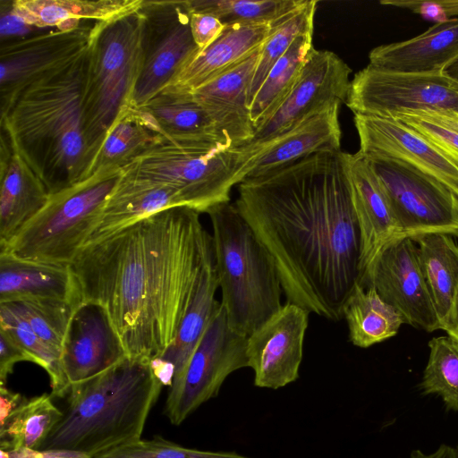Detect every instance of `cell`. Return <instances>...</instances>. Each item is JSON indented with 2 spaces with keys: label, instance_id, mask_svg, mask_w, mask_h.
Wrapping results in <instances>:
<instances>
[{
  "label": "cell",
  "instance_id": "6da1fadb",
  "mask_svg": "<svg viewBox=\"0 0 458 458\" xmlns=\"http://www.w3.org/2000/svg\"><path fill=\"white\" fill-rule=\"evenodd\" d=\"M348 156L319 152L244 180L234 202L272 256L286 302L333 321L360 276Z\"/></svg>",
  "mask_w": 458,
  "mask_h": 458
},
{
  "label": "cell",
  "instance_id": "7a4b0ae2",
  "mask_svg": "<svg viewBox=\"0 0 458 458\" xmlns=\"http://www.w3.org/2000/svg\"><path fill=\"white\" fill-rule=\"evenodd\" d=\"M214 259L199 213L174 207L86 244L71 268L81 301L101 305L131 358L162 357Z\"/></svg>",
  "mask_w": 458,
  "mask_h": 458
},
{
  "label": "cell",
  "instance_id": "3957f363",
  "mask_svg": "<svg viewBox=\"0 0 458 458\" xmlns=\"http://www.w3.org/2000/svg\"><path fill=\"white\" fill-rule=\"evenodd\" d=\"M85 55L28 86L1 114V129L49 194L85 179L89 165L82 108Z\"/></svg>",
  "mask_w": 458,
  "mask_h": 458
},
{
  "label": "cell",
  "instance_id": "277c9868",
  "mask_svg": "<svg viewBox=\"0 0 458 458\" xmlns=\"http://www.w3.org/2000/svg\"><path fill=\"white\" fill-rule=\"evenodd\" d=\"M162 386L150 360L129 356L72 385L63 417L39 449L94 457L140 439Z\"/></svg>",
  "mask_w": 458,
  "mask_h": 458
},
{
  "label": "cell",
  "instance_id": "5b68a950",
  "mask_svg": "<svg viewBox=\"0 0 458 458\" xmlns=\"http://www.w3.org/2000/svg\"><path fill=\"white\" fill-rule=\"evenodd\" d=\"M215 265L229 327L248 336L283 306L276 263L234 203L207 213Z\"/></svg>",
  "mask_w": 458,
  "mask_h": 458
},
{
  "label": "cell",
  "instance_id": "8992f818",
  "mask_svg": "<svg viewBox=\"0 0 458 458\" xmlns=\"http://www.w3.org/2000/svg\"><path fill=\"white\" fill-rule=\"evenodd\" d=\"M143 27L141 7L93 24L82 87L89 165L119 114L133 106V94L143 64Z\"/></svg>",
  "mask_w": 458,
  "mask_h": 458
},
{
  "label": "cell",
  "instance_id": "52a82bcc",
  "mask_svg": "<svg viewBox=\"0 0 458 458\" xmlns=\"http://www.w3.org/2000/svg\"><path fill=\"white\" fill-rule=\"evenodd\" d=\"M121 168H104L49 195L42 209L0 251L70 266L98 224Z\"/></svg>",
  "mask_w": 458,
  "mask_h": 458
},
{
  "label": "cell",
  "instance_id": "ba28073f",
  "mask_svg": "<svg viewBox=\"0 0 458 458\" xmlns=\"http://www.w3.org/2000/svg\"><path fill=\"white\" fill-rule=\"evenodd\" d=\"M249 157L242 147H211L164 139L123 170L174 187L185 207L201 214L231 201V190L242 182V167Z\"/></svg>",
  "mask_w": 458,
  "mask_h": 458
},
{
  "label": "cell",
  "instance_id": "9c48e42d",
  "mask_svg": "<svg viewBox=\"0 0 458 458\" xmlns=\"http://www.w3.org/2000/svg\"><path fill=\"white\" fill-rule=\"evenodd\" d=\"M363 156L387 196L403 235L442 233L458 237V196L450 189L401 161Z\"/></svg>",
  "mask_w": 458,
  "mask_h": 458
},
{
  "label": "cell",
  "instance_id": "30bf717a",
  "mask_svg": "<svg viewBox=\"0 0 458 458\" xmlns=\"http://www.w3.org/2000/svg\"><path fill=\"white\" fill-rule=\"evenodd\" d=\"M247 337L231 329L220 304L183 371L169 386L165 413L172 424L180 425L217 395L231 373L249 366Z\"/></svg>",
  "mask_w": 458,
  "mask_h": 458
},
{
  "label": "cell",
  "instance_id": "8fae6325",
  "mask_svg": "<svg viewBox=\"0 0 458 458\" xmlns=\"http://www.w3.org/2000/svg\"><path fill=\"white\" fill-rule=\"evenodd\" d=\"M345 104L354 114L379 117L415 110L458 113V82L445 72H394L369 64L351 81Z\"/></svg>",
  "mask_w": 458,
  "mask_h": 458
},
{
  "label": "cell",
  "instance_id": "7c38bea8",
  "mask_svg": "<svg viewBox=\"0 0 458 458\" xmlns=\"http://www.w3.org/2000/svg\"><path fill=\"white\" fill-rule=\"evenodd\" d=\"M143 64L133 94L140 107L159 93L200 50L191 32L188 0H143Z\"/></svg>",
  "mask_w": 458,
  "mask_h": 458
},
{
  "label": "cell",
  "instance_id": "4fadbf2b",
  "mask_svg": "<svg viewBox=\"0 0 458 458\" xmlns=\"http://www.w3.org/2000/svg\"><path fill=\"white\" fill-rule=\"evenodd\" d=\"M359 283L363 287L374 288L401 315L404 324L427 332L442 329L412 238L399 236L390 241Z\"/></svg>",
  "mask_w": 458,
  "mask_h": 458
},
{
  "label": "cell",
  "instance_id": "5bb4252c",
  "mask_svg": "<svg viewBox=\"0 0 458 458\" xmlns=\"http://www.w3.org/2000/svg\"><path fill=\"white\" fill-rule=\"evenodd\" d=\"M93 25L52 30L2 44L0 49L1 114L30 84L81 59L89 48Z\"/></svg>",
  "mask_w": 458,
  "mask_h": 458
},
{
  "label": "cell",
  "instance_id": "9a60e30c",
  "mask_svg": "<svg viewBox=\"0 0 458 458\" xmlns=\"http://www.w3.org/2000/svg\"><path fill=\"white\" fill-rule=\"evenodd\" d=\"M351 72L348 64L335 53L314 49L289 96L267 121L255 129L247 145L262 144L334 103H346Z\"/></svg>",
  "mask_w": 458,
  "mask_h": 458
},
{
  "label": "cell",
  "instance_id": "2e32d148",
  "mask_svg": "<svg viewBox=\"0 0 458 458\" xmlns=\"http://www.w3.org/2000/svg\"><path fill=\"white\" fill-rule=\"evenodd\" d=\"M309 315L302 307L286 302L248 335V367L256 386L277 389L298 379Z\"/></svg>",
  "mask_w": 458,
  "mask_h": 458
},
{
  "label": "cell",
  "instance_id": "e0dca14e",
  "mask_svg": "<svg viewBox=\"0 0 458 458\" xmlns=\"http://www.w3.org/2000/svg\"><path fill=\"white\" fill-rule=\"evenodd\" d=\"M128 357L105 309L81 301L72 315L61 352L70 385L91 378Z\"/></svg>",
  "mask_w": 458,
  "mask_h": 458
},
{
  "label": "cell",
  "instance_id": "ac0fdd59",
  "mask_svg": "<svg viewBox=\"0 0 458 458\" xmlns=\"http://www.w3.org/2000/svg\"><path fill=\"white\" fill-rule=\"evenodd\" d=\"M353 120L359 151L405 163L458 196V164L437 148L394 118L354 114Z\"/></svg>",
  "mask_w": 458,
  "mask_h": 458
},
{
  "label": "cell",
  "instance_id": "d6986e66",
  "mask_svg": "<svg viewBox=\"0 0 458 458\" xmlns=\"http://www.w3.org/2000/svg\"><path fill=\"white\" fill-rule=\"evenodd\" d=\"M340 106L334 103L262 144L242 146L250 154L242 181L273 174L316 153L340 150Z\"/></svg>",
  "mask_w": 458,
  "mask_h": 458
},
{
  "label": "cell",
  "instance_id": "ffe728a7",
  "mask_svg": "<svg viewBox=\"0 0 458 458\" xmlns=\"http://www.w3.org/2000/svg\"><path fill=\"white\" fill-rule=\"evenodd\" d=\"M260 49L237 66L191 92L217 131L233 148L249 144L255 133L250 119L249 92Z\"/></svg>",
  "mask_w": 458,
  "mask_h": 458
},
{
  "label": "cell",
  "instance_id": "44dd1931",
  "mask_svg": "<svg viewBox=\"0 0 458 458\" xmlns=\"http://www.w3.org/2000/svg\"><path fill=\"white\" fill-rule=\"evenodd\" d=\"M348 163L352 206L360 230L361 276L390 241L404 235L383 187L363 154L360 151L349 154Z\"/></svg>",
  "mask_w": 458,
  "mask_h": 458
},
{
  "label": "cell",
  "instance_id": "7402d4cb",
  "mask_svg": "<svg viewBox=\"0 0 458 458\" xmlns=\"http://www.w3.org/2000/svg\"><path fill=\"white\" fill-rule=\"evenodd\" d=\"M49 195L42 180L12 143L2 140L0 249L6 247L25 225L42 209Z\"/></svg>",
  "mask_w": 458,
  "mask_h": 458
},
{
  "label": "cell",
  "instance_id": "603a6c76",
  "mask_svg": "<svg viewBox=\"0 0 458 458\" xmlns=\"http://www.w3.org/2000/svg\"><path fill=\"white\" fill-rule=\"evenodd\" d=\"M272 29L273 24L225 25L219 37L185 64L165 87L192 92L253 55Z\"/></svg>",
  "mask_w": 458,
  "mask_h": 458
},
{
  "label": "cell",
  "instance_id": "cb8c5ba5",
  "mask_svg": "<svg viewBox=\"0 0 458 458\" xmlns=\"http://www.w3.org/2000/svg\"><path fill=\"white\" fill-rule=\"evenodd\" d=\"M458 58V19L435 23L411 39L373 48L369 65L394 72L435 73Z\"/></svg>",
  "mask_w": 458,
  "mask_h": 458
},
{
  "label": "cell",
  "instance_id": "d4e9b609",
  "mask_svg": "<svg viewBox=\"0 0 458 458\" xmlns=\"http://www.w3.org/2000/svg\"><path fill=\"white\" fill-rule=\"evenodd\" d=\"M185 207L174 187L122 170L121 177L105 205L88 243L100 241L150 215Z\"/></svg>",
  "mask_w": 458,
  "mask_h": 458
},
{
  "label": "cell",
  "instance_id": "484cf974",
  "mask_svg": "<svg viewBox=\"0 0 458 458\" xmlns=\"http://www.w3.org/2000/svg\"><path fill=\"white\" fill-rule=\"evenodd\" d=\"M33 299L80 303L81 296L71 266L24 259L0 251V302Z\"/></svg>",
  "mask_w": 458,
  "mask_h": 458
},
{
  "label": "cell",
  "instance_id": "4316f807",
  "mask_svg": "<svg viewBox=\"0 0 458 458\" xmlns=\"http://www.w3.org/2000/svg\"><path fill=\"white\" fill-rule=\"evenodd\" d=\"M140 108L155 119L165 140L233 148L217 131L191 92L165 87Z\"/></svg>",
  "mask_w": 458,
  "mask_h": 458
},
{
  "label": "cell",
  "instance_id": "83f0119b",
  "mask_svg": "<svg viewBox=\"0 0 458 458\" xmlns=\"http://www.w3.org/2000/svg\"><path fill=\"white\" fill-rule=\"evenodd\" d=\"M143 0H13L12 12L30 27L75 30L82 21H107L139 10Z\"/></svg>",
  "mask_w": 458,
  "mask_h": 458
},
{
  "label": "cell",
  "instance_id": "f1b7e54d",
  "mask_svg": "<svg viewBox=\"0 0 458 458\" xmlns=\"http://www.w3.org/2000/svg\"><path fill=\"white\" fill-rule=\"evenodd\" d=\"M163 140L155 119L142 108L130 106L119 114L106 134L85 178L104 168L123 169Z\"/></svg>",
  "mask_w": 458,
  "mask_h": 458
},
{
  "label": "cell",
  "instance_id": "f546056e",
  "mask_svg": "<svg viewBox=\"0 0 458 458\" xmlns=\"http://www.w3.org/2000/svg\"><path fill=\"white\" fill-rule=\"evenodd\" d=\"M451 236L431 233L412 238L442 329L458 293V245Z\"/></svg>",
  "mask_w": 458,
  "mask_h": 458
},
{
  "label": "cell",
  "instance_id": "4dcf8cb0",
  "mask_svg": "<svg viewBox=\"0 0 458 458\" xmlns=\"http://www.w3.org/2000/svg\"><path fill=\"white\" fill-rule=\"evenodd\" d=\"M351 343L368 348L394 336L401 325V315L385 302L372 287L357 283L343 306Z\"/></svg>",
  "mask_w": 458,
  "mask_h": 458
},
{
  "label": "cell",
  "instance_id": "1f68e13d",
  "mask_svg": "<svg viewBox=\"0 0 458 458\" xmlns=\"http://www.w3.org/2000/svg\"><path fill=\"white\" fill-rule=\"evenodd\" d=\"M219 287L214 259L207 265L197 293L183 317L176 336L161 360L174 367V379L186 367L221 301L215 298ZM173 382V381H172Z\"/></svg>",
  "mask_w": 458,
  "mask_h": 458
},
{
  "label": "cell",
  "instance_id": "d6a6232c",
  "mask_svg": "<svg viewBox=\"0 0 458 458\" xmlns=\"http://www.w3.org/2000/svg\"><path fill=\"white\" fill-rule=\"evenodd\" d=\"M312 36L308 34L297 38L267 75L250 106L255 129L272 116L295 86L315 49Z\"/></svg>",
  "mask_w": 458,
  "mask_h": 458
},
{
  "label": "cell",
  "instance_id": "836d02e7",
  "mask_svg": "<svg viewBox=\"0 0 458 458\" xmlns=\"http://www.w3.org/2000/svg\"><path fill=\"white\" fill-rule=\"evenodd\" d=\"M52 395L25 400L0 422V450L39 449L63 417Z\"/></svg>",
  "mask_w": 458,
  "mask_h": 458
},
{
  "label": "cell",
  "instance_id": "e575fe53",
  "mask_svg": "<svg viewBox=\"0 0 458 458\" xmlns=\"http://www.w3.org/2000/svg\"><path fill=\"white\" fill-rule=\"evenodd\" d=\"M317 4L316 0H304L299 7L273 24L272 31L260 49L250 87V106L272 67L287 52L293 41L300 36L313 34Z\"/></svg>",
  "mask_w": 458,
  "mask_h": 458
},
{
  "label": "cell",
  "instance_id": "d590c367",
  "mask_svg": "<svg viewBox=\"0 0 458 458\" xmlns=\"http://www.w3.org/2000/svg\"><path fill=\"white\" fill-rule=\"evenodd\" d=\"M0 329L4 330L49 376L51 395L63 397L70 385L61 364V353L42 341L30 324L7 302H0Z\"/></svg>",
  "mask_w": 458,
  "mask_h": 458
},
{
  "label": "cell",
  "instance_id": "8d00e7d4",
  "mask_svg": "<svg viewBox=\"0 0 458 458\" xmlns=\"http://www.w3.org/2000/svg\"><path fill=\"white\" fill-rule=\"evenodd\" d=\"M304 0H188L191 11L209 13L225 26L274 24Z\"/></svg>",
  "mask_w": 458,
  "mask_h": 458
},
{
  "label": "cell",
  "instance_id": "74e56055",
  "mask_svg": "<svg viewBox=\"0 0 458 458\" xmlns=\"http://www.w3.org/2000/svg\"><path fill=\"white\" fill-rule=\"evenodd\" d=\"M429 355L420 387L426 394H437L445 407L458 411V342L447 336L428 342Z\"/></svg>",
  "mask_w": 458,
  "mask_h": 458
},
{
  "label": "cell",
  "instance_id": "f35d334b",
  "mask_svg": "<svg viewBox=\"0 0 458 458\" xmlns=\"http://www.w3.org/2000/svg\"><path fill=\"white\" fill-rule=\"evenodd\" d=\"M19 313L32 330L47 344L59 353L75 307L64 301L52 300H22L4 301Z\"/></svg>",
  "mask_w": 458,
  "mask_h": 458
},
{
  "label": "cell",
  "instance_id": "ab89813d",
  "mask_svg": "<svg viewBox=\"0 0 458 458\" xmlns=\"http://www.w3.org/2000/svg\"><path fill=\"white\" fill-rule=\"evenodd\" d=\"M394 118L458 164V113L450 110H415Z\"/></svg>",
  "mask_w": 458,
  "mask_h": 458
},
{
  "label": "cell",
  "instance_id": "60d3db41",
  "mask_svg": "<svg viewBox=\"0 0 458 458\" xmlns=\"http://www.w3.org/2000/svg\"><path fill=\"white\" fill-rule=\"evenodd\" d=\"M93 458H250L235 452L202 451L182 446L159 436L139 439Z\"/></svg>",
  "mask_w": 458,
  "mask_h": 458
},
{
  "label": "cell",
  "instance_id": "b9f144b4",
  "mask_svg": "<svg viewBox=\"0 0 458 458\" xmlns=\"http://www.w3.org/2000/svg\"><path fill=\"white\" fill-rule=\"evenodd\" d=\"M190 27L196 46L201 51L214 42L225 29L215 16L191 10Z\"/></svg>",
  "mask_w": 458,
  "mask_h": 458
},
{
  "label": "cell",
  "instance_id": "7bdbcfd3",
  "mask_svg": "<svg viewBox=\"0 0 458 458\" xmlns=\"http://www.w3.org/2000/svg\"><path fill=\"white\" fill-rule=\"evenodd\" d=\"M31 361L29 354L3 329H0V385H4L13 366L19 361Z\"/></svg>",
  "mask_w": 458,
  "mask_h": 458
},
{
  "label": "cell",
  "instance_id": "ee69618b",
  "mask_svg": "<svg viewBox=\"0 0 458 458\" xmlns=\"http://www.w3.org/2000/svg\"><path fill=\"white\" fill-rule=\"evenodd\" d=\"M1 451V458H93L86 454L67 449L19 448Z\"/></svg>",
  "mask_w": 458,
  "mask_h": 458
},
{
  "label": "cell",
  "instance_id": "f6af8a7d",
  "mask_svg": "<svg viewBox=\"0 0 458 458\" xmlns=\"http://www.w3.org/2000/svg\"><path fill=\"white\" fill-rule=\"evenodd\" d=\"M25 400L20 394L10 391L4 385H0V422L4 421Z\"/></svg>",
  "mask_w": 458,
  "mask_h": 458
},
{
  "label": "cell",
  "instance_id": "bcb514c9",
  "mask_svg": "<svg viewBox=\"0 0 458 458\" xmlns=\"http://www.w3.org/2000/svg\"><path fill=\"white\" fill-rule=\"evenodd\" d=\"M410 458H458V450L446 444H442L430 454H425L420 450H413Z\"/></svg>",
  "mask_w": 458,
  "mask_h": 458
},
{
  "label": "cell",
  "instance_id": "7dc6e473",
  "mask_svg": "<svg viewBox=\"0 0 458 458\" xmlns=\"http://www.w3.org/2000/svg\"><path fill=\"white\" fill-rule=\"evenodd\" d=\"M435 3L439 9L441 21L458 15V0H435Z\"/></svg>",
  "mask_w": 458,
  "mask_h": 458
},
{
  "label": "cell",
  "instance_id": "c3c4849f",
  "mask_svg": "<svg viewBox=\"0 0 458 458\" xmlns=\"http://www.w3.org/2000/svg\"><path fill=\"white\" fill-rule=\"evenodd\" d=\"M447 335L458 342V293L456 295L454 306L449 318L443 327Z\"/></svg>",
  "mask_w": 458,
  "mask_h": 458
},
{
  "label": "cell",
  "instance_id": "681fc988",
  "mask_svg": "<svg viewBox=\"0 0 458 458\" xmlns=\"http://www.w3.org/2000/svg\"><path fill=\"white\" fill-rule=\"evenodd\" d=\"M444 72L453 80L458 82V58L449 64Z\"/></svg>",
  "mask_w": 458,
  "mask_h": 458
},
{
  "label": "cell",
  "instance_id": "f907efd6",
  "mask_svg": "<svg viewBox=\"0 0 458 458\" xmlns=\"http://www.w3.org/2000/svg\"><path fill=\"white\" fill-rule=\"evenodd\" d=\"M457 450H458V448H457Z\"/></svg>",
  "mask_w": 458,
  "mask_h": 458
}]
</instances>
